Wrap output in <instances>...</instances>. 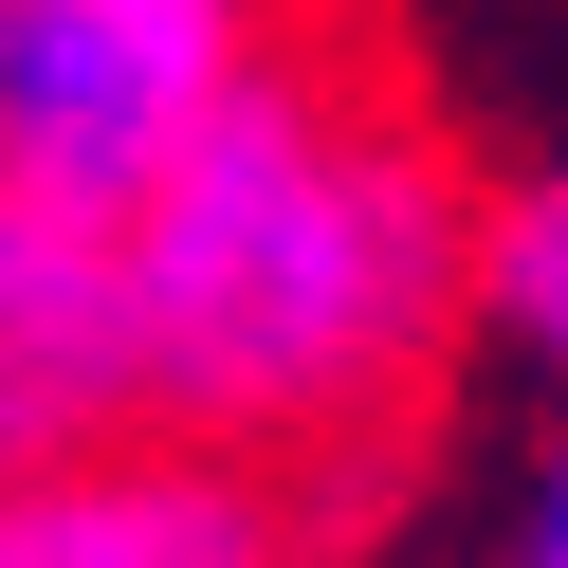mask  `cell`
I'll return each mask as SVG.
<instances>
[{"label":"cell","mask_w":568,"mask_h":568,"mask_svg":"<svg viewBox=\"0 0 568 568\" xmlns=\"http://www.w3.org/2000/svg\"><path fill=\"white\" fill-rule=\"evenodd\" d=\"M111 257H129V385L184 440L367 458L422 404L440 331L477 312V202H458L440 129L312 19L111 221Z\"/></svg>","instance_id":"1"},{"label":"cell","mask_w":568,"mask_h":568,"mask_svg":"<svg viewBox=\"0 0 568 568\" xmlns=\"http://www.w3.org/2000/svg\"><path fill=\"white\" fill-rule=\"evenodd\" d=\"M294 38L312 0H0V184L129 221Z\"/></svg>","instance_id":"2"},{"label":"cell","mask_w":568,"mask_h":568,"mask_svg":"<svg viewBox=\"0 0 568 568\" xmlns=\"http://www.w3.org/2000/svg\"><path fill=\"white\" fill-rule=\"evenodd\" d=\"M0 568H294V495L202 440H74L0 477Z\"/></svg>","instance_id":"3"},{"label":"cell","mask_w":568,"mask_h":568,"mask_svg":"<svg viewBox=\"0 0 568 568\" xmlns=\"http://www.w3.org/2000/svg\"><path fill=\"white\" fill-rule=\"evenodd\" d=\"M129 404L148 385H129V257H111V221L0 184V477L111 440Z\"/></svg>","instance_id":"4"},{"label":"cell","mask_w":568,"mask_h":568,"mask_svg":"<svg viewBox=\"0 0 568 568\" xmlns=\"http://www.w3.org/2000/svg\"><path fill=\"white\" fill-rule=\"evenodd\" d=\"M477 312H495L514 348H550V367H568V165H550V184H514V202L477 221Z\"/></svg>","instance_id":"5"},{"label":"cell","mask_w":568,"mask_h":568,"mask_svg":"<svg viewBox=\"0 0 568 568\" xmlns=\"http://www.w3.org/2000/svg\"><path fill=\"white\" fill-rule=\"evenodd\" d=\"M531 568H568V458H550V495H531Z\"/></svg>","instance_id":"6"}]
</instances>
